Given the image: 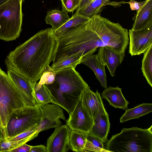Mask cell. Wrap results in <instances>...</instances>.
I'll use <instances>...</instances> for the list:
<instances>
[{
	"label": "cell",
	"mask_w": 152,
	"mask_h": 152,
	"mask_svg": "<svg viewBox=\"0 0 152 152\" xmlns=\"http://www.w3.org/2000/svg\"><path fill=\"white\" fill-rule=\"evenodd\" d=\"M129 32L118 23L96 14L80 25L69 28L57 37V51L62 58L81 52L83 57L101 47L109 46L124 53L129 42Z\"/></svg>",
	"instance_id": "6da1fadb"
},
{
	"label": "cell",
	"mask_w": 152,
	"mask_h": 152,
	"mask_svg": "<svg viewBox=\"0 0 152 152\" xmlns=\"http://www.w3.org/2000/svg\"><path fill=\"white\" fill-rule=\"evenodd\" d=\"M57 45L51 28L41 30L10 52L5 64L7 69L23 75L35 87L45 68L53 61Z\"/></svg>",
	"instance_id": "7a4b0ae2"
},
{
	"label": "cell",
	"mask_w": 152,
	"mask_h": 152,
	"mask_svg": "<svg viewBox=\"0 0 152 152\" xmlns=\"http://www.w3.org/2000/svg\"><path fill=\"white\" fill-rule=\"evenodd\" d=\"M45 85L56 104L69 114L83 91L89 87L75 69L71 67L56 72L54 82Z\"/></svg>",
	"instance_id": "3957f363"
},
{
	"label": "cell",
	"mask_w": 152,
	"mask_h": 152,
	"mask_svg": "<svg viewBox=\"0 0 152 152\" xmlns=\"http://www.w3.org/2000/svg\"><path fill=\"white\" fill-rule=\"evenodd\" d=\"M152 127L124 128L108 140L105 149L107 152H152Z\"/></svg>",
	"instance_id": "277c9868"
},
{
	"label": "cell",
	"mask_w": 152,
	"mask_h": 152,
	"mask_svg": "<svg viewBox=\"0 0 152 152\" xmlns=\"http://www.w3.org/2000/svg\"><path fill=\"white\" fill-rule=\"evenodd\" d=\"M23 0H8L0 5V39L15 40L22 31Z\"/></svg>",
	"instance_id": "5b68a950"
},
{
	"label": "cell",
	"mask_w": 152,
	"mask_h": 152,
	"mask_svg": "<svg viewBox=\"0 0 152 152\" xmlns=\"http://www.w3.org/2000/svg\"><path fill=\"white\" fill-rule=\"evenodd\" d=\"M25 106L16 86L0 67V115L8 139L7 127L11 115L15 110Z\"/></svg>",
	"instance_id": "8992f818"
},
{
	"label": "cell",
	"mask_w": 152,
	"mask_h": 152,
	"mask_svg": "<svg viewBox=\"0 0 152 152\" xmlns=\"http://www.w3.org/2000/svg\"><path fill=\"white\" fill-rule=\"evenodd\" d=\"M41 120V112L37 105L15 110L7 125L8 140L33 126H39Z\"/></svg>",
	"instance_id": "52a82bcc"
},
{
	"label": "cell",
	"mask_w": 152,
	"mask_h": 152,
	"mask_svg": "<svg viewBox=\"0 0 152 152\" xmlns=\"http://www.w3.org/2000/svg\"><path fill=\"white\" fill-rule=\"evenodd\" d=\"M129 53L132 56L139 55L152 46V23L139 29H130Z\"/></svg>",
	"instance_id": "ba28073f"
},
{
	"label": "cell",
	"mask_w": 152,
	"mask_h": 152,
	"mask_svg": "<svg viewBox=\"0 0 152 152\" xmlns=\"http://www.w3.org/2000/svg\"><path fill=\"white\" fill-rule=\"evenodd\" d=\"M37 105L41 114V122L38 128L39 133L62 125L60 119L66 120L63 110L59 105L50 103Z\"/></svg>",
	"instance_id": "9c48e42d"
},
{
	"label": "cell",
	"mask_w": 152,
	"mask_h": 152,
	"mask_svg": "<svg viewBox=\"0 0 152 152\" xmlns=\"http://www.w3.org/2000/svg\"><path fill=\"white\" fill-rule=\"evenodd\" d=\"M66 124L71 130L78 131L87 134L94 124V120L80 98L66 121Z\"/></svg>",
	"instance_id": "30bf717a"
},
{
	"label": "cell",
	"mask_w": 152,
	"mask_h": 152,
	"mask_svg": "<svg viewBox=\"0 0 152 152\" xmlns=\"http://www.w3.org/2000/svg\"><path fill=\"white\" fill-rule=\"evenodd\" d=\"M7 74L20 92L26 105H37L35 87L31 82L23 75L11 69H7Z\"/></svg>",
	"instance_id": "8fae6325"
},
{
	"label": "cell",
	"mask_w": 152,
	"mask_h": 152,
	"mask_svg": "<svg viewBox=\"0 0 152 152\" xmlns=\"http://www.w3.org/2000/svg\"><path fill=\"white\" fill-rule=\"evenodd\" d=\"M71 129L66 125L55 128L47 141V152H66L69 150V140Z\"/></svg>",
	"instance_id": "7c38bea8"
},
{
	"label": "cell",
	"mask_w": 152,
	"mask_h": 152,
	"mask_svg": "<svg viewBox=\"0 0 152 152\" xmlns=\"http://www.w3.org/2000/svg\"><path fill=\"white\" fill-rule=\"evenodd\" d=\"M80 98L93 120L99 115L106 112L97 90L94 92L89 86L84 90Z\"/></svg>",
	"instance_id": "4fadbf2b"
},
{
	"label": "cell",
	"mask_w": 152,
	"mask_h": 152,
	"mask_svg": "<svg viewBox=\"0 0 152 152\" xmlns=\"http://www.w3.org/2000/svg\"><path fill=\"white\" fill-rule=\"evenodd\" d=\"M97 55L102 63L107 66L113 77L115 76L116 68L121 64L125 55L124 53H120L109 46L99 48Z\"/></svg>",
	"instance_id": "5bb4252c"
},
{
	"label": "cell",
	"mask_w": 152,
	"mask_h": 152,
	"mask_svg": "<svg viewBox=\"0 0 152 152\" xmlns=\"http://www.w3.org/2000/svg\"><path fill=\"white\" fill-rule=\"evenodd\" d=\"M81 64L85 65L91 68L94 72L101 86L105 88H107L105 66L97 54H91L83 57L81 59Z\"/></svg>",
	"instance_id": "9a60e30c"
},
{
	"label": "cell",
	"mask_w": 152,
	"mask_h": 152,
	"mask_svg": "<svg viewBox=\"0 0 152 152\" xmlns=\"http://www.w3.org/2000/svg\"><path fill=\"white\" fill-rule=\"evenodd\" d=\"M110 127L109 115L106 112L99 115L94 120V124L88 134L96 137L103 143H106Z\"/></svg>",
	"instance_id": "2e32d148"
},
{
	"label": "cell",
	"mask_w": 152,
	"mask_h": 152,
	"mask_svg": "<svg viewBox=\"0 0 152 152\" xmlns=\"http://www.w3.org/2000/svg\"><path fill=\"white\" fill-rule=\"evenodd\" d=\"M101 98L106 99L110 105L115 108L125 110L127 109L129 102L123 95L121 88L118 86H109L105 88L102 93Z\"/></svg>",
	"instance_id": "e0dca14e"
},
{
	"label": "cell",
	"mask_w": 152,
	"mask_h": 152,
	"mask_svg": "<svg viewBox=\"0 0 152 152\" xmlns=\"http://www.w3.org/2000/svg\"><path fill=\"white\" fill-rule=\"evenodd\" d=\"M132 30L142 29L152 23V0H147L145 5L133 17Z\"/></svg>",
	"instance_id": "ac0fdd59"
},
{
	"label": "cell",
	"mask_w": 152,
	"mask_h": 152,
	"mask_svg": "<svg viewBox=\"0 0 152 152\" xmlns=\"http://www.w3.org/2000/svg\"><path fill=\"white\" fill-rule=\"evenodd\" d=\"M70 18L68 12L64 9L53 10L48 11L45 18L46 23L52 26L53 31H55L64 25Z\"/></svg>",
	"instance_id": "d6986e66"
},
{
	"label": "cell",
	"mask_w": 152,
	"mask_h": 152,
	"mask_svg": "<svg viewBox=\"0 0 152 152\" xmlns=\"http://www.w3.org/2000/svg\"><path fill=\"white\" fill-rule=\"evenodd\" d=\"M152 111V103L142 104L133 108L126 110L120 118V122L122 123L131 119H138Z\"/></svg>",
	"instance_id": "ffe728a7"
},
{
	"label": "cell",
	"mask_w": 152,
	"mask_h": 152,
	"mask_svg": "<svg viewBox=\"0 0 152 152\" xmlns=\"http://www.w3.org/2000/svg\"><path fill=\"white\" fill-rule=\"evenodd\" d=\"M87 134L85 132L71 129L69 140V149L74 152H83Z\"/></svg>",
	"instance_id": "44dd1931"
},
{
	"label": "cell",
	"mask_w": 152,
	"mask_h": 152,
	"mask_svg": "<svg viewBox=\"0 0 152 152\" xmlns=\"http://www.w3.org/2000/svg\"><path fill=\"white\" fill-rule=\"evenodd\" d=\"M83 57L82 53L78 52L66 58L53 63L50 67L56 72L68 67H71L75 69L77 65L81 64Z\"/></svg>",
	"instance_id": "7402d4cb"
},
{
	"label": "cell",
	"mask_w": 152,
	"mask_h": 152,
	"mask_svg": "<svg viewBox=\"0 0 152 152\" xmlns=\"http://www.w3.org/2000/svg\"><path fill=\"white\" fill-rule=\"evenodd\" d=\"M110 0H94L78 13L90 18L98 13L102 7L107 5H118Z\"/></svg>",
	"instance_id": "603a6c76"
},
{
	"label": "cell",
	"mask_w": 152,
	"mask_h": 152,
	"mask_svg": "<svg viewBox=\"0 0 152 152\" xmlns=\"http://www.w3.org/2000/svg\"><path fill=\"white\" fill-rule=\"evenodd\" d=\"M143 54L141 70L148 83L152 87V46Z\"/></svg>",
	"instance_id": "cb8c5ba5"
},
{
	"label": "cell",
	"mask_w": 152,
	"mask_h": 152,
	"mask_svg": "<svg viewBox=\"0 0 152 152\" xmlns=\"http://www.w3.org/2000/svg\"><path fill=\"white\" fill-rule=\"evenodd\" d=\"M90 18L79 13H75L62 26L57 30L53 31V32L55 36L57 37L69 28L83 24Z\"/></svg>",
	"instance_id": "d4e9b609"
},
{
	"label": "cell",
	"mask_w": 152,
	"mask_h": 152,
	"mask_svg": "<svg viewBox=\"0 0 152 152\" xmlns=\"http://www.w3.org/2000/svg\"><path fill=\"white\" fill-rule=\"evenodd\" d=\"M103 143L97 138L88 134L83 152H107L104 147Z\"/></svg>",
	"instance_id": "484cf974"
},
{
	"label": "cell",
	"mask_w": 152,
	"mask_h": 152,
	"mask_svg": "<svg viewBox=\"0 0 152 152\" xmlns=\"http://www.w3.org/2000/svg\"><path fill=\"white\" fill-rule=\"evenodd\" d=\"M34 91L35 100L37 105L49 103L56 104L45 85L43 84L40 89Z\"/></svg>",
	"instance_id": "4316f807"
},
{
	"label": "cell",
	"mask_w": 152,
	"mask_h": 152,
	"mask_svg": "<svg viewBox=\"0 0 152 152\" xmlns=\"http://www.w3.org/2000/svg\"><path fill=\"white\" fill-rule=\"evenodd\" d=\"M56 73L49 65L47 66L43 71L39 81L36 83L34 90L40 89L43 84L46 85L53 83L55 80Z\"/></svg>",
	"instance_id": "83f0119b"
},
{
	"label": "cell",
	"mask_w": 152,
	"mask_h": 152,
	"mask_svg": "<svg viewBox=\"0 0 152 152\" xmlns=\"http://www.w3.org/2000/svg\"><path fill=\"white\" fill-rule=\"evenodd\" d=\"M35 138L31 137L16 141L4 140L0 142V152H10L12 149L16 148Z\"/></svg>",
	"instance_id": "f1b7e54d"
},
{
	"label": "cell",
	"mask_w": 152,
	"mask_h": 152,
	"mask_svg": "<svg viewBox=\"0 0 152 152\" xmlns=\"http://www.w3.org/2000/svg\"><path fill=\"white\" fill-rule=\"evenodd\" d=\"M38 126L39 125L33 126L11 138L9 140H18L31 137L35 138L38 136L39 133L38 130Z\"/></svg>",
	"instance_id": "f546056e"
},
{
	"label": "cell",
	"mask_w": 152,
	"mask_h": 152,
	"mask_svg": "<svg viewBox=\"0 0 152 152\" xmlns=\"http://www.w3.org/2000/svg\"><path fill=\"white\" fill-rule=\"evenodd\" d=\"M62 8L68 12H73L78 7L81 0H61Z\"/></svg>",
	"instance_id": "4dcf8cb0"
},
{
	"label": "cell",
	"mask_w": 152,
	"mask_h": 152,
	"mask_svg": "<svg viewBox=\"0 0 152 152\" xmlns=\"http://www.w3.org/2000/svg\"><path fill=\"white\" fill-rule=\"evenodd\" d=\"M147 1V0L141 2L137 1L134 0H130L129 2H124V3L129 4L132 10H136L137 11L145 5Z\"/></svg>",
	"instance_id": "1f68e13d"
},
{
	"label": "cell",
	"mask_w": 152,
	"mask_h": 152,
	"mask_svg": "<svg viewBox=\"0 0 152 152\" xmlns=\"http://www.w3.org/2000/svg\"><path fill=\"white\" fill-rule=\"evenodd\" d=\"M31 146L26 144V143L15 148L10 152H30Z\"/></svg>",
	"instance_id": "d6a6232c"
},
{
	"label": "cell",
	"mask_w": 152,
	"mask_h": 152,
	"mask_svg": "<svg viewBox=\"0 0 152 152\" xmlns=\"http://www.w3.org/2000/svg\"><path fill=\"white\" fill-rule=\"evenodd\" d=\"M30 152H47L46 147L42 145L31 146Z\"/></svg>",
	"instance_id": "836d02e7"
},
{
	"label": "cell",
	"mask_w": 152,
	"mask_h": 152,
	"mask_svg": "<svg viewBox=\"0 0 152 152\" xmlns=\"http://www.w3.org/2000/svg\"><path fill=\"white\" fill-rule=\"evenodd\" d=\"M4 140H8V139L4 129L0 115V142Z\"/></svg>",
	"instance_id": "e575fe53"
},
{
	"label": "cell",
	"mask_w": 152,
	"mask_h": 152,
	"mask_svg": "<svg viewBox=\"0 0 152 152\" xmlns=\"http://www.w3.org/2000/svg\"><path fill=\"white\" fill-rule=\"evenodd\" d=\"M94 0H81L80 3L75 13H78L82 9L91 3Z\"/></svg>",
	"instance_id": "d590c367"
},
{
	"label": "cell",
	"mask_w": 152,
	"mask_h": 152,
	"mask_svg": "<svg viewBox=\"0 0 152 152\" xmlns=\"http://www.w3.org/2000/svg\"><path fill=\"white\" fill-rule=\"evenodd\" d=\"M8 0H0V5L4 3Z\"/></svg>",
	"instance_id": "8d00e7d4"
}]
</instances>
